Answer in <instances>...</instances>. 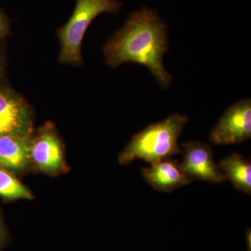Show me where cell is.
<instances>
[{"mask_svg":"<svg viewBox=\"0 0 251 251\" xmlns=\"http://www.w3.org/2000/svg\"><path fill=\"white\" fill-rule=\"evenodd\" d=\"M168 44L167 27L158 13L142 9L130 14L125 25L109 38L103 51L109 67L116 68L127 62L140 64L167 90L173 81L163 64Z\"/></svg>","mask_w":251,"mask_h":251,"instance_id":"cell-1","label":"cell"},{"mask_svg":"<svg viewBox=\"0 0 251 251\" xmlns=\"http://www.w3.org/2000/svg\"><path fill=\"white\" fill-rule=\"evenodd\" d=\"M188 122L186 115L175 112L133 135L119 158L121 164L143 159L150 164L181 153L178 140Z\"/></svg>","mask_w":251,"mask_h":251,"instance_id":"cell-2","label":"cell"},{"mask_svg":"<svg viewBox=\"0 0 251 251\" xmlns=\"http://www.w3.org/2000/svg\"><path fill=\"white\" fill-rule=\"evenodd\" d=\"M122 6L117 0H76L72 16L57 32L61 44L59 62L80 66L81 46L87 28L99 15L118 12Z\"/></svg>","mask_w":251,"mask_h":251,"instance_id":"cell-3","label":"cell"},{"mask_svg":"<svg viewBox=\"0 0 251 251\" xmlns=\"http://www.w3.org/2000/svg\"><path fill=\"white\" fill-rule=\"evenodd\" d=\"M251 138V100L236 102L221 117L211 130L210 140L216 145L242 143Z\"/></svg>","mask_w":251,"mask_h":251,"instance_id":"cell-4","label":"cell"},{"mask_svg":"<svg viewBox=\"0 0 251 251\" xmlns=\"http://www.w3.org/2000/svg\"><path fill=\"white\" fill-rule=\"evenodd\" d=\"M32 118L29 107L16 91L0 85V135L29 138Z\"/></svg>","mask_w":251,"mask_h":251,"instance_id":"cell-5","label":"cell"},{"mask_svg":"<svg viewBox=\"0 0 251 251\" xmlns=\"http://www.w3.org/2000/svg\"><path fill=\"white\" fill-rule=\"evenodd\" d=\"M183 161L180 168L191 179L211 183H221L226 176L215 163L212 149L207 144L200 141L182 143Z\"/></svg>","mask_w":251,"mask_h":251,"instance_id":"cell-6","label":"cell"},{"mask_svg":"<svg viewBox=\"0 0 251 251\" xmlns=\"http://www.w3.org/2000/svg\"><path fill=\"white\" fill-rule=\"evenodd\" d=\"M30 159L41 171L56 173L64 168L60 140L50 125H46L30 142Z\"/></svg>","mask_w":251,"mask_h":251,"instance_id":"cell-7","label":"cell"},{"mask_svg":"<svg viewBox=\"0 0 251 251\" xmlns=\"http://www.w3.org/2000/svg\"><path fill=\"white\" fill-rule=\"evenodd\" d=\"M142 175L150 186L158 191L170 193L191 184L188 177L180 168L178 160L166 158L142 168Z\"/></svg>","mask_w":251,"mask_h":251,"instance_id":"cell-8","label":"cell"},{"mask_svg":"<svg viewBox=\"0 0 251 251\" xmlns=\"http://www.w3.org/2000/svg\"><path fill=\"white\" fill-rule=\"evenodd\" d=\"M29 138L0 135V167L6 171L22 170L30 159Z\"/></svg>","mask_w":251,"mask_h":251,"instance_id":"cell-9","label":"cell"},{"mask_svg":"<svg viewBox=\"0 0 251 251\" xmlns=\"http://www.w3.org/2000/svg\"><path fill=\"white\" fill-rule=\"evenodd\" d=\"M219 168L237 189L251 194V162L242 155L232 153L221 160Z\"/></svg>","mask_w":251,"mask_h":251,"instance_id":"cell-10","label":"cell"},{"mask_svg":"<svg viewBox=\"0 0 251 251\" xmlns=\"http://www.w3.org/2000/svg\"><path fill=\"white\" fill-rule=\"evenodd\" d=\"M0 196L4 199H31L32 193L17 179L0 167Z\"/></svg>","mask_w":251,"mask_h":251,"instance_id":"cell-11","label":"cell"},{"mask_svg":"<svg viewBox=\"0 0 251 251\" xmlns=\"http://www.w3.org/2000/svg\"><path fill=\"white\" fill-rule=\"evenodd\" d=\"M10 34L9 18L0 9V42L6 39Z\"/></svg>","mask_w":251,"mask_h":251,"instance_id":"cell-12","label":"cell"},{"mask_svg":"<svg viewBox=\"0 0 251 251\" xmlns=\"http://www.w3.org/2000/svg\"><path fill=\"white\" fill-rule=\"evenodd\" d=\"M5 64H6V56L4 50L0 46V81L4 77L5 72Z\"/></svg>","mask_w":251,"mask_h":251,"instance_id":"cell-13","label":"cell"},{"mask_svg":"<svg viewBox=\"0 0 251 251\" xmlns=\"http://www.w3.org/2000/svg\"><path fill=\"white\" fill-rule=\"evenodd\" d=\"M5 239V231L4 227H3L2 223H1V219H0V247L4 242Z\"/></svg>","mask_w":251,"mask_h":251,"instance_id":"cell-14","label":"cell"},{"mask_svg":"<svg viewBox=\"0 0 251 251\" xmlns=\"http://www.w3.org/2000/svg\"><path fill=\"white\" fill-rule=\"evenodd\" d=\"M247 241L248 243V248L249 249V251H251V229H248L247 232Z\"/></svg>","mask_w":251,"mask_h":251,"instance_id":"cell-15","label":"cell"}]
</instances>
